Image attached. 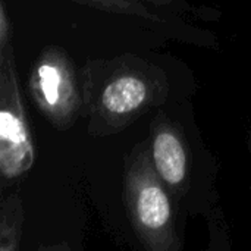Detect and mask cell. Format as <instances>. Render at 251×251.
<instances>
[{
	"label": "cell",
	"mask_w": 251,
	"mask_h": 251,
	"mask_svg": "<svg viewBox=\"0 0 251 251\" xmlns=\"http://www.w3.org/2000/svg\"><path fill=\"white\" fill-rule=\"evenodd\" d=\"M79 76L82 118L94 138L121 134L143 115L176 100L165 66L137 53L88 59Z\"/></svg>",
	"instance_id": "obj_1"
},
{
	"label": "cell",
	"mask_w": 251,
	"mask_h": 251,
	"mask_svg": "<svg viewBox=\"0 0 251 251\" xmlns=\"http://www.w3.org/2000/svg\"><path fill=\"white\" fill-rule=\"evenodd\" d=\"M147 140L153 165L184 213L207 221L222 213L216 160L200 135L190 103L175 100L154 110Z\"/></svg>",
	"instance_id": "obj_2"
},
{
	"label": "cell",
	"mask_w": 251,
	"mask_h": 251,
	"mask_svg": "<svg viewBox=\"0 0 251 251\" xmlns=\"http://www.w3.org/2000/svg\"><path fill=\"white\" fill-rule=\"evenodd\" d=\"M124 204L131 228L149 251H181V209L159 176L149 140L135 144L124 159Z\"/></svg>",
	"instance_id": "obj_3"
},
{
	"label": "cell",
	"mask_w": 251,
	"mask_h": 251,
	"mask_svg": "<svg viewBox=\"0 0 251 251\" xmlns=\"http://www.w3.org/2000/svg\"><path fill=\"white\" fill-rule=\"evenodd\" d=\"M31 101L57 131L71 129L82 116L81 76L68 51L46 46L34 59L26 81Z\"/></svg>",
	"instance_id": "obj_4"
},
{
	"label": "cell",
	"mask_w": 251,
	"mask_h": 251,
	"mask_svg": "<svg viewBox=\"0 0 251 251\" xmlns=\"http://www.w3.org/2000/svg\"><path fill=\"white\" fill-rule=\"evenodd\" d=\"M19 85L13 43L0 49V178L3 188L24 179L35 163V143Z\"/></svg>",
	"instance_id": "obj_5"
},
{
	"label": "cell",
	"mask_w": 251,
	"mask_h": 251,
	"mask_svg": "<svg viewBox=\"0 0 251 251\" xmlns=\"http://www.w3.org/2000/svg\"><path fill=\"white\" fill-rule=\"evenodd\" d=\"M103 12L134 16L149 21H165L162 10L187 9L185 0H74Z\"/></svg>",
	"instance_id": "obj_6"
},
{
	"label": "cell",
	"mask_w": 251,
	"mask_h": 251,
	"mask_svg": "<svg viewBox=\"0 0 251 251\" xmlns=\"http://www.w3.org/2000/svg\"><path fill=\"white\" fill-rule=\"evenodd\" d=\"M24 222V203L19 191L3 194L0 201V251L21 249Z\"/></svg>",
	"instance_id": "obj_7"
},
{
	"label": "cell",
	"mask_w": 251,
	"mask_h": 251,
	"mask_svg": "<svg viewBox=\"0 0 251 251\" xmlns=\"http://www.w3.org/2000/svg\"><path fill=\"white\" fill-rule=\"evenodd\" d=\"M13 26L4 0H0V49L13 43Z\"/></svg>",
	"instance_id": "obj_8"
},
{
	"label": "cell",
	"mask_w": 251,
	"mask_h": 251,
	"mask_svg": "<svg viewBox=\"0 0 251 251\" xmlns=\"http://www.w3.org/2000/svg\"><path fill=\"white\" fill-rule=\"evenodd\" d=\"M247 150H249V154H250L251 159V128L247 131Z\"/></svg>",
	"instance_id": "obj_9"
}]
</instances>
